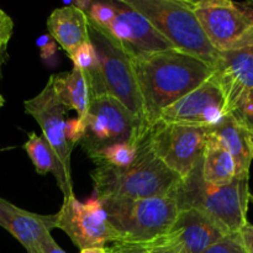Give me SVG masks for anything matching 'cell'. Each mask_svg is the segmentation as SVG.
Listing matches in <instances>:
<instances>
[{
	"label": "cell",
	"mask_w": 253,
	"mask_h": 253,
	"mask_svg": "<svg viewBox=\"0 0 253 253\" xmlns=\"http://www.w3.org/2000/svg\"><path fill=\"white\" fill-rule=\"evenodd\" d=\"M148 132V131H147ZM94 198L105 199H143L173 197L182 179L166 167L152 152L147 133L138 143L137 156L124 168L98 166L90 172Z\"/></svg>",
	"instance_id": "7a4b0ae2"
},
{
	"label": "cell",
	"mask_w": 253,
	"mask_h": 253,
	"mask_svg": "<svg viewBox=\"0 0 253 253\" xmlns=\"http://www.w3.org/2000/svg\"><path fill=\"white\" fill-rule=\"evenodd\" d=\"M5 104V99H4V96L1 95V94H0V108H1L2 105H4Z\"/></svg>",
	"instance_id": "d590c367"
},
{
	"label": "cell",
	"mask_w": 253,
	"mask_h": 253,
	"mask_svg": "<svg viewBox=\"0 0 253 253\" xmlns=\"http://www.w3.org/2000/svg\"><path fill=\"white\" fill-rule=\"evenodd\" d=\"M147 127L160 114L212 76L202 59L178 49L151 52L132 58Z\"/></svg>",
	"instance_id": "6da1fadb"
},
{
	"label": "cell",
	"mask_w": 253,
	"mask_h": 253,
	"mask_svg": "<svg viewBox=\"0 0 253 253\" xmlns=\"http://www.w3.org/2000/svg\"><path fill=\"white\" fill-rule=\"evenodd\" d=\"M202 161V160H200ZM250 177H235L224 185L208 184L200 173V162L173 194L179 209L194 208L214 220L227 235L237 234L247 224Z\"/></svg>",
	"instance_id": "3957f363"
},
{
	"label": "cell",
	"mask_w": 253,
	"mask_h": 253,
	"mask_svg": "<svg viewBox=\"0 0 253 253\" xmlns=\"http://www.w3.org/2000/svg\"><path fill=\"white\" fill-rule=\"evenodd\" d=\"M140 12L175 49L202 59L212 68L217 51L208 40L188 0H124Z\"/></svg>",
	"instance_id": "5b68a950"
},
{
	"label": "cell",
	"mask_w": 253,
	"mask_h": 253,
	"mask_svg": "<svg viewBox=\"0 0 253 253\" xmlns=\"http://www.w3.org/2000/svg\"><path fill=\"white\" fill-rule=\"evenodd\" d=\"M79 253H111L109 247H90V249L81 250Z\"/></svg>",
	"instance_id": "1f68e13d"
},
{
	"label": "cell",
	"mask_w": 253,
	"mask_h": 253,
	"mask_svg": "<svg viewBox=\"0 0 253 253\" xmlns=\"http://www.w3.org/2000/svg\"><path fill=\"white\" fill-rule=\"evenodd\" d=\"M239 239L247 253H253V224L247 222L239 232Z\"/></svg>",
	"instance_id": "f546056e"
},
{
	"label": "cell",
	"mask_w": 253,
	"mask_h": 253,
	"mask_svg": "<svg viewBox=\"0 0 253 253\" xmlns=\"http://www.w3.org/2000/svg\"><path fill=\"white\" fill-rule=\"evenodd\" d=\"M216 51H222L253 27V1L230 0L189 1Z\"/></svg>",
	"instance_id": "30bf717a"
},
{
	"label": "cell",
	"mask_w": 253,
	"mask_h": 253,
	"mask_svg": "<svg viewBox=\"0 0 253 253\" xmlns=\"http://www.w3.org/2000/svg\"><path fill=\"white\" fill-rule=\"evenodd\" d=\"M89 39L99 59L98 73L95 79L89 84L91 98L110 95L118 99L145 127H147L132 57L108 32L90 21Z\"/></svg>",
	"instance_id": "277c9868"
},
{
	"label": "cell",
	"mask_w": 253,
	"mask_h": 253,
	"mask_svg": "<svg viewBox=\"0 0 253 253\" xmlns=\"http://www.w3.org/2000/svg\"><path fill=\"white\" fill-rule=\"evenodd\" d=\"M51 40H52V37L49 36V35H42V36H40L39 39L36 40V44L40 47V48H42V47L46 46V44L48 43Z\"/></svg>",
	"instance_id": "836d02e7"
},
{
	"label": "cell",
	"mask_w": 253,
	"mask_h": 253,
	"mask_svg": "<svg viewBox=\"0 0 253 253\" xmlns=\"http://www.w3.org/2000/svg\"><path fill=\"white\" fill-rule=\"evenodd\" d=\"M140 143V142H138ZM138 143L120 142L108 146L104 150L89 156L95 166H110V167L124 168L130 166L135 161L138 151Z\"/></svg>",
	"instance_id": "7402d4cb"
},
{
	"label": "cell",
	"mask_w": 253,
	"mask_h": 253,
	"mask_svg": "<svg viewBox=\"0 0 253 253\" xmlns=\"http://www.w3.org/2000/svg\"><path fill=\"white\" fill-rule=\"evenodd\" d=\"M22 148L31 160L35 170L39 174L44 175L52 173L54 175L63 197L73 194L72 177L62 165L53 148L49 146L43 136H39L36 132H29L27 141Z\"/></svg>",
	"instance_id": "d6986e66"
},
{
	"label": "cell",
	"mask_w": 253,
	"mask_h": 253,
	"mask_svg": "<svg viewBox=\"0 0 253 253\" xmlns=\"http://www.w3.org/2000/svg\"><path fill=\"white\" fill-rule=\"evenodd\" d=\"M226 114L224 94L210 77L202 85L166 108L157 121L208 128L216 125Z\"/></svg>",
	"instance_id": "4fadbf2b"
},
{
	"label": "cell",
	"mask_w": 253,
	"mask_h": 253,
	"mask_svg": "<svg viewBox=\"0 0 253 253\" xmlns=\"http://www.w3.org/2000/svg\"><path fill=\"white\" fill-rule=\"evenodd\" d=\"M68 57L73 62V67L81 69L88 77L89 84L95 79L96 73L99 69V59L95 48L91 42L81 44L76 49L68 53Z\"/></svg>",
	"instance_id": "603a6c76"
},
{
	"label": "cell",
	"mask_w": 253,
	"mask_h": 253,
	"mask_svg": "<svg viewBox=\"0 0 253 253\" xmlns=\"http://www.w3.org/2000/svg\"><path fill=\"white\" fill-rule=\"evenodd\" d=\"M208 135L219 141L236 163L237 177H250L253 161V140L231 114H226L216 125L205 128Z\"/></svg>",
	"instance_id": "ac0fdd59"
},
{
	"label": "cell",
	"mask_w": 253,
	"mask_h": 253,
	"mask_svg": "<svg viewBox=\"0 0 253 253\" xmlns=\"http://www.w3.org/2000/svg\"><path fill=\"white\" fill-rule=\"evenodd\" d=\"M30 253H39V252H37V250H36V249H35V250H34V251H32V252H30Z\"/></svg>",
	"instance_id": "8d00e7d4"
},
{
	"label": "cell",
	"mask_w": 253,
	"mask_h": 253,
	"mask_svg": "<svg viewBox=\"0 0 253 253\" xmlns=\"http://www.w3.org/2000/svg\"><path fill=\"white\" fill-rule=\"evenodd\" d=\"M231 114L237 123L251 135L253 140V89L247 91L239 100V103L232 108Z\"/></svg>",
	"instance_id": "cb8c5ba5"
},
{
	"label": "cell",
	"mask_w": 253,
	"mask_h": 253,
	"mask_svg": "<svg viewBox=\"0 0 253 253\" xmlns=\"http://www.w3.org/2000/svg\"><path fill=\"white\" fill-rule=\"evenodd\" d=\"M204 253H247L245 247L242 246L241 241L239 239V235H229L224 237L221 241L212 245L210 249H208Z\"/></svg>",
	"instance_id": "d4e9b609"
},
{
	"label": "cell",
	"mask_w": 253,
	"mask_h": 253,
	"mask_svg": "<svg viewBox=\"0 0 253 253\" xmlns=\"http://www.w3.org/2000/svg\"><path fill=\"white\" fill-rule=\"evenodd\" d=\"M229 236L214 220L194 208L179 209L167 234L152 244L168 247L173 253H204Z\"/></svg>",
	"instance_id": "5bb4252c"
},
{
	"label": "cell",
	"mask_w": 253,
	"mask_h": 253,
	"mask_svg": "<svg viewBox=\"0 0 253 253\" xmlns=\"http://www.w3.org/2000/svg\"><path fill=\"white\" fill-rule=\"evenodd\" d=\"M35 249L39 253H66L54 241L53 237L51 236V232H46L37 242Z\"/></svg>",
	"instance_id": "f1b7e54d"
},
{
	"label": "cell",
	"mask_w": 253,
	"mask_h": 253,
	"mask_svg": "<svg viewBox=\"0 0 253 253\" xmlns=\"http://www.w3.org/2000/svg\"><path fill=\"white\" fill-rule=\"evenodd\" d=\"M147 138L156 157L184 179L202 160L207 130L199 126L157 121L148 130Z\"/></svg>",
	"instance_id": "ba28073f"
},
{
	"label": "cell",
	"mask_w": 253,
	"mask_h": 253,
	"mask_svg": "<svg viewBox=\"0 0 253 253\" xmlns=\"http://www.w3.org/2000/svg\"><path fill=\"white\" fill-rule=\"evenodd\" d=\"M84 120L85 133L79 145L88 157L114 143H138L150 130L110 95L91 98Z\"/></svg>",
	"instance_id": "52a82bcc"
},
{
	"label": "cell",
	"mask_w": 253,
	"mask_h": 253,
	"mask_svg": "<svg viewBox=\"0 0 253 253\" xmlns=\"http://www.w3.org/2000/svg\"><path fill=\"white\" fill-rule=\"evenodd\" d=\"M56 227L68 235L81 250L105 247L106 244L121 241L119 232L109 222L100 200L91 197L81 203L76 195L63 197L59 211L56 214Z\"/></svg>",
	"instance_id": "9c48e42d"
},
{
	"label": "cell",
	"mask_w": 253,
	"mask_h": 253,
	"mask_svg": "<svg viewBox=\"0 0 253 253\" xmlns=\"http://www.w3.org/2000/svg\"><path fill=\"white\" fill-rule=\"evenodd\" d=\"M200 173L205 183L212 185H224L237 177L236 163L229 151L208 135L204 152L200 161Z\"/></svg>",
	"instance_id": "44dd1931"
},
{
	"label": "cell",
	"mask_w": 253,
	"mask_h": 253,
	"mask_svg": "<svg viewBox=\"0 0 253 253\" xmlns=\"http://www.w3.org/2000/svg\"><path fill=\"white\" fill-rule=\"evenodd\" d=\"M49 79L57 99L68 110L77 111L78 118H85L91 100L90 85L85 73L73 67L71 72L52 74Z\"/></svg>",
	"instance_id": "ffe728a7"
},
{
	"label": "cell",
	"mask_w": 253,
	"mask_h": 253,
	"mask_svg": "<svg viewBox=\"0 0 253 253\" xmlns=\"http://www.w3.org/2000/svg\"><path fill=\"white\" fill-rule=\"evenodd\" d=\"M7 52H0V79L2 78V66H4L5 63H6L7 61Z\"/></svg>",
	"instance_id": "e575fe53"
},
{
	"label": "cell",
	"mask_w": 253,
	"mask_h": 253,
	"mask_svg": "<svg viewBox=\"0 0 253 253\" xmlns=\"http://www.w3.org/2000/svg\"><path fill=\"white\" fill-rule=\"evenodd\" d=\"M148 245H150L152 253H173L169 249H168V247L162 246V245H157V244H148Z\"/></svg>",
	"instance_id": "d6a6232c"
},
{
	"label": "cell",
	"mask_w": 253,
	"mask_h": 253,
	"mask_svg": "<svg viewBox=\"0 0 253 253\" xmlns=\"http://www.w3.org/2000/svg\"><path fill=\"white\" fill-rule=\"evenodd\" d=\"M113 4V17L103 30L115 39L132 58L140 54L174 48L143 15L128 6L124 0H116Z\"/></svg>",
	"instance_id": "7c38bea8"
},
{
	"label": "cell",
	"mask_w": 253,
	"mask_h": 253,
	"mask_svg": "<svg viewBox=\"0 0 253 253\" xmlns=\"http://www.w3.org/2000/svg\"><path fill=\"white\" fill-rule=\"evenodd\" d=\"M0 226L10 232L30 253L46 232L56 229V214H35L0 197Z\"/></svg>",
	"instance_id": "2e32d148"
},
{
	"label": "cell",
	"mask_w": 253,
	"mask_h": 253,
	"mask_svg": "<svg viewBox=\"0 0 253 253\" xmlns=\"http://www.w3.org/2000/svg\"><path fill=\"white\" fill-rule=\"evenodd\" d=\"M56 52H57L56 42H54V40L52 39L51 41L46 44V46H43L41 48V57L43 59H48V58H51L53 54H56Z\"/></svg>",
	"instance_id": "4dcf8cb0"
},
{
	"label": "cell",
	"mask_w": 253,
	"mask_h": 253,
	"mask_svg": "<svg viewBox=\"0 0 253 253\" xmlns=\"http://www.w3.org/2000/svg\"><path fill=\"white\" fill-rule=\"evenodd\" d=\"M47 29L49 36L67 54L90 41L88 16L73 2H66L63 7L54 9L47 20Z\"/></svg>",
	"instance_id": "e0dca14e"
},
{
	"label": "cell",
	"mask_w": 253,
	"mask_h": 253,
	"mask_svg": "<svg viewBox=\"0 0 253 253\" xmlns=\"http://www.w3.org/2000/svg\"><path fill=\"white\" fill-rule=\"evenodd\" d=\"M101 204L121 241L136 244H152L165 236L179 212L174 197L105 199Z\"/></svg>",
	"instance_id": "8992f818"
},
{
	"label": "cell",
	"mask_w": 253,
	"mask_h": 253,
	"mask_svg": "<svg viewBox=\"0 0 253 253\" xmlns=\"http://www.w3.org/2000/svg\"><path fill=\"white\" fill-rule=\"evenodd\" d=\"M109 249L111 250V253H152L150 245L136 242H114Z\"/></svg>",
	"instance_id": "83f0119b"
},
{
	"label": "cell",
	"mask_w": 253,
	"mask_h": 253,
	"mask_svg": "<svg viewBox=\"0 0 253 253\" xmlns=\"http://www.w3.org/2000/svg\"><path fill=\"white\" fill-rule=\"evenodd\" d=\"M12 32H14V21L4 10L0 9V52L6 51Z\"/></svg>",
	"instance_id": "4316f807"
},
{
	"label": "cell",
	"mask_w": 253,
	"mask_h": 253,
	"mask_svg": "<svg viewBox=\"0 0 253 253\" xmlns=\"http://www.w3.org/2000/svg\"><path fill=\"white\" fill-rule=\"evenodd\" d=\"M211 77L224 94L229 114L253 89V27L229 47L217 51Z\"/></svg>",
	"instance_id": "8fae6325"
},
{
	"label": "cell",
	"mask_w": 253,
	"mask_h": 253,
	"mask_svg": "<svg viewBox=\"0 0 253 253\" xmlns=\"http://www.w3.org/2000/svg\"><path fill=\"white\" fill-rule=\"evenodd\" d=\"M85 133V120L81 118H73L67 120L66 123V137L72 146L81 143L82 138Z\"/></svg>",
	"instance_id": "484cf974"
},
{
	"label": "cell",
	"mask_w": 253,
	"mask_h": 253,
	"mask_svg": "<svg viewBox=\"0 0 253 253\" xmlns=\"http://www.w3.org/2000/svg\"><path fill=\"white\" fill-rule=\"evenodd\" d=\"M24 106L25 113L36 120L42 130V136L53 148L63 167L71 174L73 146L66 137V119L69 110L57 99L51 79L47 81L41 93L32 99L25 100Z\"/></svg>",
	"instance_id": "9a60e30c"
}]
</instances>
